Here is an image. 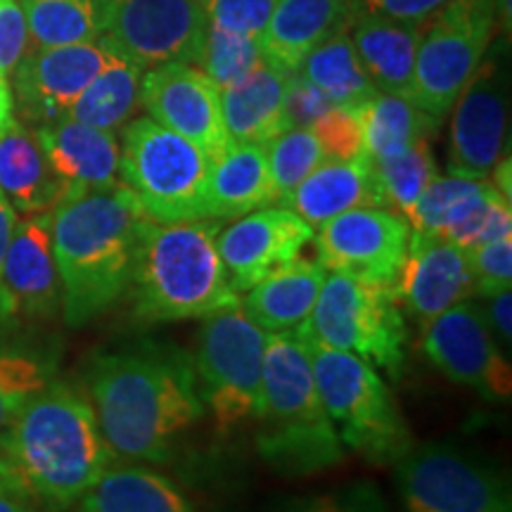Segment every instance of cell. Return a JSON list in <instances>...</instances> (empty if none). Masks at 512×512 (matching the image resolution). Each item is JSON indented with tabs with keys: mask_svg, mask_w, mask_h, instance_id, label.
Instances as JSON below:
<instances>
[{
	"mask_svg": "<svg viewBox=\"0 0 512 512\" xmlns=\"http://www.w3.org/2000/svg\"><path fill=\"white\" fill-rule=\"evenodd\" d=\"M332 107V102L318 91L313 83L294 72L287 76L285 95V121L287 128H311L316 119L323 117Z\"/></svg>",
	"mask_w": 512,
	"mask_h": 512,
	"instance_id": "b9f144b4",
	"label": "cell"
},
{
	"mask_svg": "<svg viewBox=\"0 0 512 512\" xmlns=\"http://www.w3.org/2000/svg\"><path fill=\"white\" fill-rule=\"evenodd\" d=\"M498 17V0H448L425 22L408 100L441 124L482 64Z\"/></svg>",
	"mask_w": 512,
	"mask_h": 512,
	"instance_id": "30bf717a",
	"label": "cell"
},
{
	"mask_svg": "<svg viewBox=\"0 0 512 512\" xmlns=\"http://www.w3.org/2000/svg\"><path fill=\"white\" fill-rule=\"evenodd\" d=\"M325 275L328 271L318 259L297 256L261 278L252 290H247V297L242 299V311L268 335L297 332L309 320L318 302Z\"/></svg>",
	"mask_w": 512,
	"mask_h": 512,
	"instance_id": "cb8c5ba5",
	"label": "cell"
},
{
	"mask_svg": "<svg viewBox=\"0 0 512 512\" xmlns=\"http://www.w3.org/2000/svg\"><path fill=\"white\" fill-rule=\"evenodd\" d=\"M98 38L136 67L185 62L200 67L209 19L202 0H93Z\"/></svg>",
	"mask_w": 512,
	"mask_h": 512,
	"instance_id": "8fae6325",
	"label": "cell"
},
{
	"mask_svg": "<svg viewBox=\"0 0 512 512\" xmlns=\"http://www.w3.org/2000/svg\"><path fill=\"white\" fill-rule=\"evenodd\" d=\"M422 354L460 387L472 389L484 401H508L512 394V370L482 306L472 299L453 304L422 325Z\"/></svg>",
	"mask_w": 512,
	"mask_h": 512,
	"instance_id": "4fadbf2b",
	"label": "cell"
},
{
	"mask_svg": "<svg viewBox=\"0 0 512 512\" xmlns=\"http://www.w3.org/2000/svg\"><path fill=\"white\" fill-rule=\"evenodd\" d=\"M299 337L347 351L389 377L406 366L408 328L392 285L328 273Z\"/></svg>",
	"mask_w": 512,
	"mask_h": 512,
	"instance_id": "ba28073f",
	"label": "cell"
},
{
	"mask_svg": "<svg viewBox=\"0 0 512 512\" xmlns=\"http://www.w3.org/2000/svg\"><path fill=\"white\" fill-rule=\"evenodd\" d=\"M266 159L278 202H283L320 164L328 162L311 128H287L275 136L266 145Z\"/></svg>",
	"mask_w": 512,
	"mask_h": 512,
	"instance_id": "e575fe53",
	"label": "cell"
},
{
	"mask_svg": "<svg viewBox=\"0 0 512 512\" xmlns=\"http://www.w3.org/2000/svg\"><path fill=\"white\" fill-rule=\"evenodd\" d=\"M17 221H19L17 211L10 207L8 200H5L3 195H0V275H3V261H5V254H8V247H10L12 233H15Z\"/></svg>",
	"mask_w": 512,
	"mask_h": 512,
	"instance_id": "7dc6e473",
	"label": "cell"
},
{
	"mask_svg": "<svg viewBox=\"0 0 512 512\" xmlns=\"http://www.w3.org/2000/svg\"><path fill=\"white\" fill-rule=\"evenodd\" d=\"M15 95L5 76H0V133L15 124Z\"/></svg>",
	"mask_w": 512,
	"mask_h": 512,
	"instance_id": "c3c4849f",
	"label": "cell"
},
{
	"mask_svg": "<svg viewBox=\"0 0 512 512\" xmlns=\"http://www.w3.org/2000/svg\"><path fill=\"white\" fill-rule=\"evenodd\" d=\"M292 512H389L382 496L373 486L335 491V494L313 496L309 501L294 505Z\"/></svg>",
	"mask_w": 512,
	"mask_h": 512,
	"instance_id": "7bdbcfd3",
	"label": "cell"
},
{
	"mask_svg": "<svg viewBox=\"0 0 512 512\" xmlns=\"http://www.w3.org/2000/svg\"><path fill=\"white\" fill-rule=\"evenodd\" d=\"M98 418L79 389L50 382L0 432V482L64 512L114 465Z\"/></svg>",
	"mask_w": 512,
	"mask_h": 512,
	"instance_id": "7a4b0ae2",
	"label": "cell"
},
{
	"mask_svg": "<svg viewBox=\"0 0 512 512\" xmlns=\"http://www.w3.org/2000/svg\"><path fill=\"white\" fill-rule=\"evenodd\" d=\"M140 107L150 119L197 145L211 162L230 145L221 112V88L195 64L164 62L140 81Z\"/></svg>",
	"mask_w": 512,
	"mask_h": 512,
	"instance_id": "2e32d148",
	"label": "cell"
},
{
	"mask_svg": "<svg viewBox=\"0 0 512 512\" xmlns=\"http://www.w3.org/2000/svg\"><path fill=\"white\" fill-rule=\"evenodd\" d=\"M486 323H489L491 332H494L498 347L510 351L512 344V290H505L501 294L486 299V306H482Z\"/></svg>",
	"mask_w": 512,
	"mask_h": 512,
	"instance_id": "f6af8a7d",
	"label": "cell"
},
{
	"mask_svg": "<svg viewBox=\"0 0 512 512\" xmlns=\"http://www.w3.org/2000/svg\"><path fill=\"white\" fill-rule=\"evenodd\" d=\"M256 446L268 465L311 475L342 463L344 446L320 399L311 358L297 332H271L264 351V399Z\"/></svg>",
	"mask_w": 512,
	"mask_h": 512,
	"instance_id": "5b68a950",
	"label": "cell"
},
{
	"mask_svg": "<svg viewBox=\"0 0 512 512\" xmlns=\"http://www.w3.org/2000/svg\"><path fill=\"white\" fill-rule=\"evenodd\" d=\"M150 219L124 183L64 195L50 211L60 309L72 328L91 323L128 290Z\"/></svg>",
	"mask_w": 512,
	"mask_h": 512,
	"instance_id": "3957f363",
	"label": "cell"
},
{
	"mask_svg": "<svg viewBox=\"0 0 512 512\" xmlns=\"http://www.w3.org/2000/svg\"><path fill=\"white\" fill-rule=\"evenodd\" d=\"M264 62L259 38L228 34V31L209 27L200 64L202 72L219 88H228L242 81Z\"/></svg>",
	"mask_w": 512,
	"mask_h": 512,
	"instance_id": "d590c367",
	"label": "cell"
},
{
	"mask_svg": "<svg viewBox=\"0 0 512 512\" xmlns=\"http://www.w3.org/2000/svg\"><path fill=\"white\" fill-rule=\"evenodd\" d=\"M278 202L268 174L266 145L230 143L211 162L207 181L209 219H240Z\"/></svg>",
	"mask_w": 512,
	"mask_h": 512,
	"instance_id": "4316f807",
	"label": "cell"
},
{
	"mask_svg": "<svg viewBox=\"0 0 512 512\" xmlns=\"http://www.w3.org/2000/svg\"><path fill=\"white\" fill-rule=\"evenodd\" d=\"M299 74L306 76L332 105L363 107L375 98L377 88L363 69L361 57L351 41V27L337 31L328 41L313 48Z\"/></svg>",
	"mask_w": 512,
	"mask_h": 512,
	"instance_id": "f546056e",
	"label": "cell"
},
{
	"mask_svg": "<svg viewBox=\"0 0 512 512\" xmlns=\"http://www.w3.org/2000/svg\"><path fill=\"white\" fill-rule=\"evenodd\" d=\"M358 12L356 0H278L259 38L264 60L285 74L299 72L306 55L349 29Z\"/></svg>",
	"mask_w": 512,
	"mask_h": 512,
	"instance_id": "7402d4cb",
	"label": "cell"
},
{
	"mask_svg": "<svg viewBox=\"0 0 512 512\" xmlns=\"http://www.w3.org/2000/svg\"><path fill=\"white\" fill-rule=\"evenodd\" d=\"M394 467L406 512H512L508 479L458 446H413Z\"/></svg>",
	"mask_w": 512,
	"mask_h": 512,
	"instance_id": "7c38bea8",
	"label": "cell"
},
{
	"mask_svg": "<svg viewBox=\"0 0 512 512\" xmlns=\"http://www.w3.org/2000/svg\"><path fill=\"white\" fill-rule=\"evenodd\" d=\"M377 195H380L382 209L401 214L403 219L413 204L418 202L422 190L437 178V162H434L430 138H422L418 143L399 152V155L370 162Z\"/></svg>",
	"mask_w": 512,
	"mask_h": 512,
	"instance_id": "d6a6232c",
	"label": "cell"
},
{
	"mask_svg": "<svg viewBox=\"0 0 512 512\" xmlns=\"http://www.w3.org/2000/svg\"><path fill=\"white\" fill-rule=\"evenodd\" d=\"M313 230L287 207H264L235 219L216 235L223 266L235 292H247L275 268L302 256Z\"/></svg>",
	"mask_w": 512,
	"mask_h": 512,
	"instance_id": "ac0fdd59",
	"label": "cell"
},
{
	"mask_svg": "<svg viewBox=\"0 0 512 512\" xmlns=\"http://www.w3.org/2000/svg\"><path fill=\"white\" fill-rule=\"evenodd\" d=\"M278 0H202L209 27L261 38Z\"/></svg>",
	"mask_w": 512,
	"mask_h": 512,
	"instance_id": "ab89813d",
	"label": "cell"
},
{
	"mask_svg": "<svg viewBox=\"0 0 512 512\" xmlns=\"http://www.w3.org/2000/svg\"><path fill=\"white\" fill-rule=\"evenodd\" d=\"M53 368L27 351H0V432L38 392L50 384Z\"/></svg>",
	"mask_w": 512,
	"mask_h": 512,
	"instance_id": "8d00e7d4",
	"label": "cell"
},
{
	"mask_svg": "<svg viewBox=\"0 0 512 512\" xmlns=\"http://www.w3.org/2000/svg\"><path fill=\"white\" fill-rule=\"evenodd\" d=\"M280 204L292 209L313 230L344 211L382 207L375 188L373 166L366 155L347 159V162H323Z\"/></svg>",
	"mask_w": 512,
	"mask_h": 512,
	"instance_id": "d4e9b609",
	"label": "cell"
},
{
	"mask_svg": "<svg viewBox=\"0 0 512 512\" xmlns=\"http://www.w3.org/2000/svg\"><path fill=\"white\" fill-rule=\"evenodd\" d=\"M287 76L264 62L245 79L221 88V112L230 143L268 145L287 131Z\"/></svg>",
	"mask_w": 512,
	"mask_h": 512,
	"instance_id": "484cf974",
	"label": "cell"
},
{
	"mask_svg": "<svg viewBox=\"0 0 512 512\" xmlns=\"http://www.w3.org/2000/svg\"><path fill=\"white\" fill-rule=\"evenodd\" d=\"M472 275V294L489 299L512 290V235L467 249Z\"/></svg>",
	"mask_w": 512,
	"mask_h": 512,
	"instance_id": "f35d334b",
	"label": "cell"
},
{
	"mask_svg": "<svg viewBox=\"0 0 512 512\" xmlns=\"http://www.w3.org/2000/svg\"><path fill=\"white\" fill-rule=\"evenodd\" d=\"M0 195L17 214H50L67 195L36 136L19 121L0 133Z\"/></svg>",
	"mask_w": 512,
	"mask_h": 512,
	"instance_id": "83f0119b",
	"label": "cell"
},
{
	"mask_svg": "<svg viewBox=\"0 0 512 512\" xmlns=\"http://www.w3.org/2000/svg\"><path fill=\"white\" fill-rule=\"evenodd\" d=\"M110 57L98 41L34 48L12 72L19 114L38 126L64 119Z\"/></svg>",
	"mask_w": 512,
	"mask_h": 512,
	"instance_id": "e0dca14e",
	"label": "cell"
},
{
	"mask_svg": "<svg viewBox=\"0 0 512 512\" xmlns=\"http://www.w3.org/2000/svg\"><path fill=\"white\" fill-rule=\"evenodd\" d=\"M0 512H41V505L15 486L0 482Z\"/></svg>",
	"mask_w": 512,
	"mask_h": 512,
	"instance_id": "bcb514c9",
	"label": "cell"
},
{
	"mask_svg": "<svg viewBox=\"0 0 512 512\" xmlns=\"http://www.w3.org/2000/svg\"><path fill=\"white\" fill-rule=\"evenodd\" d=\"M88 401L114 458L145 463H166L207 411L192 361L162 349L100 356Z\"/></svg>",
	"mask_w": 512,
	"mask_h": 512,
	"instance_id": "6da1fadb",
	"label": "cell"
},
{
	"mask_svg": "<svg viewBox=\"0 0 512 512\" xmlns=\"http://www.w3.org/2000/svg\"><path fill=\"white\" fill-rule=\"evenodd\" d=\"M448 0H363V8L375 15L408 19V22H422L434 15Z\"/></svg>",
	"mask_w": 512,
	"mask_h": 512,
	"instance_id": "ee69618b",
	"label": "cell"
},
{
	"mask_svg": "<svg viewBox=\"0 0 512 512\" xmlns=\"http://www.w3.org/2000/svg\"><path fill=\"white\" fill-rule=\"evenodd\" d=\"M216 235L219 226L207 219L147 223L128 285L140 320H202L242 306L216 249Z\"/></svg>",
	"mask_w": 512,
	"mask_h": 512,
	"instance_id": "277c9868",
	"label": "cell"
},
{
	"mask_svg": "<svg viewBox=\"0 0 512 512\" xmlns=\"http://www.w3.org/2000/svg\"><path fill=\"white\" fill-rule=\"evenodd\" d=\"M17 3H19V0H17Z\"/></svg>",
	"mask_w": 512,
	"mask_h": 512,
	"instance_id": "681fc988",
	"label": "cell"
},
{
	"mask_svg": "<svg viewBox=\"0 0 512 512\" xmlns=\"http://www.w3.org/2000/svg\"><path fill=\"white\" fill-rule=\"evenodd\" d=\"M304 344L318 394L342 446L368 463H399L413 448V439L380 370L354 354L325 347L313 339H304Z\"/></svg>",
	"mask_w": 512,
	"mask_h": 512,
	"instance_id": "8992f818",
	"label": "cell"
},
{
	"mask_svg": "<svg viewBox=\"0 0 512 512\" xmlns=\"http://www.w3.org/2000/svg\"><path fill=\"white\" fill-rule=\"evenodd\" d=\"M408 240V221L382 207L344 211L325 221L313 235L325 271L377 285H394L406 259Z\"/></svg>",
	"mask_w": 512,
	"mask_h": 512,
	"instance_id": "5bb4252c",
	"label": "cell"
},
{
	"mask_svg": "<svg viewBox=\"0 0 512 512\" xmlns=\"http://www.w3.org/2000/svg\"><path fill=\"white\" fill-rule=\"evenodd\" d=\"M363 155L370 162L399 155L422 138H430L439 124L420 112L408 98L377 93L361 107Z\"/></svg>",
	"mask_w": 512,
	"mask_h": 512,
	"instance_id": "1f68e13d",
	"label": "cell"
},
{
	"mask_svg": "<svg viewBox=\"0 0 512 512\" xmlns=\"http://www.w3.org/2000/svg\"><path fill=\"white\" fill-rule=\"evenodd\" d=\"M394 297L401 309L425 325L453 304L472 297V275L467 254L444 238L413 233L406 259L396 275Z\"/></svg>",
	"mask_w": 512,
	"mask_h": 512,
	"instance_id": "ffe728a7",
	"label": "cell"
},
{
	"mask_svg": "<svg viewBox=\"0 0 512 512\" xmlns=\"http://www.w3.org/2000/svg\"><path fill=\"white\" fill-rule=\"evenodd\" d=\"M328 162H347L363 155L361 107L332 105L323 117L311 124Z\"/></svg>",
	"mask_w": 512,
	"mask_h": 512,
	"instance_id": "74e56055",
	"label": "cell"
},
{
	"mask_svg": "<svg viewBox=\"0 0 512 512\" xmlns=\"http://www.w3.org/2000/svg\"><path fill=\"white\" fill-rule=\"evenodd\" d=\"M34 136L67 195L119 183V140L112 131L64 117L41 124Z\"/></svg>",
	"mask_w": 512,
	"mask_h": 512,
	"instance_id": "44dd1931",
	"label": "cell"
},
{
	"mask_svg": "<svg viewBox=\"0 0 512 512\" xmlns=\"http://www.w3.org/2000/svg\"><path fill=\"white\" fill-rule=\"evenodd\" d=\"M422 31L425 19L408 22L375 12H358L351 24V41L377 91L408 98Z\"/></svg>",
	"mask_w": 512,
	"mask_h": 512,
	"instance_id": "603a6c76",
	"label": "cell"
},
{
	"mask_svg": "<svg viewBox=\"0 0 512 512\" xmlns=\"http://www.w3.org/2000/svg\"><path fill=\"white\" fill-rule=\"evenodd\" d=\"M266 335L242 306L202 318L192 368L219 432L256 420L261 411Z\"/></svg>",
	"mask_w": 512,
	"mask_h": 512,
	"instance_id": "9c48e42d",
	"label": "cell"
},
{
	"mask_svg": "<svg viewBox=\"0 0 512 512\" xmlns=\"http://www.w3.org/2000/svg\"><path fill=\"white\" fill-rule=\"evenodd\" d=\"M211 159L197 145L136 117L124 126L119 145V181L138 197L147 219L188 223L209 219L207 181Z\"/></svg>",
	"mask_w": 512,
	"mask_h": 512,
	"instance_id": "52a82bcc",
	"label": "cell"
},
{
	"mask_svg": "<svg viewBox=\"0 0 512 512\" xmlns=\"http://www.w3.org/2000/svg\"><path fill=\"white\" fill-rule=\"evenodd\" d=\"M64 512H195V505L150 467L112 465Z\"/></svg>",
	"mask_w": 512,
	"mask_h": 512,
	"instance_id": "f1b7e54d",
	"label": "cell"
},
{
	"mask_svg": "<svg viewBox=\"0 0 512 512\" xmlns=\"http://www.w3.org/2000/svg\"><path fill=\"white\" fill-rule=\"evenodd\" d=\"M140 81H143V69L124 57L112 55L110 62L100 69L98 76L74 102L67 119L117 133L136 117L140 107Z\"/></svg>",
	"mask_w": 512,
	"mask_h": 512,
	"instance_id": "4dcf8cb0",
	"label": "cell"
},
{
	"mask_svg": "<svg viewBox=\"0 0 512 512\" xmlns=\"http://www.w3.org/2000/svg\"><path fill=\"white\" fill-rule=\"evenodd\" d=\"M451 112L448 174L489 178L508 143V72L498 55L482 60Z\"/></svg>",
	"mask_w": 512,
	"mask_h": 512,
	"instance_id": "9a60e30c",
	"label": "cell"
},
{
	"mask_svg": "<svg viewBox=\"0 0 512 512\" xmlns=\"http://www.w3.org/2000/svg\"><path fill=\"white\" fill-rule=\"evenodd\" d=\"M29 50V27L17 0H0V76L15 72Z\"/></svg>",
	"mask_w": 512,
	"mask_h": 512,
	"instance_id": "60d3db41",
	"label": "cell"
},
{
	"mask_svg": "<svg viewBox=\"0 0 512 512\" xmlns=\"http://www.w3.org/2000/svg\"><path fill=\"white\" fill-rule=\"evenodd\" d=\"M60 309L50 214L17 221L0 275V320L48 318Z\"/></svg>",
	"mask_w": 512,
	"mask_h": 512,
	"instance_id": "d6986e66",
	"label": "cell"
},
{
	"mask_svg": "<svg viewBox=\"0 0 512 512\" xmlns=\"http://www.w3.org/2000/svg\"><path fill=\"white\" fill-rule=\"evenodd\" d=\"M34 48L72 46L98 38L93 0H19Z\"/></svg>",
	"mask_w": 512,
	"mask_h": 512,
	"instance_id": "836d02e7",
	"label": "cell"
}]
</instances>
